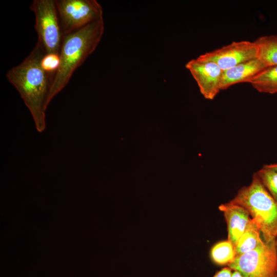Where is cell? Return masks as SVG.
I'll use <instances>...</instances> for the list:
<instances>
[{
  "label": "cell",
  "instance_id": "obj_7",
  "mask_svg": "<svg viewBox=\"0 0 277 277\" xmlns=\"http://www.w3.org/2000/svg\"><path fill=\"white\" fill-rule=\"evenodd\" d=\"M258 54V47L254 41H241L232 42L198 57L214 62L224 71L257 58Z\"/></svg>",
  "mask_w": 277,
  "mask_h": 277
},
{
  "label": "cell",
  "instance_id": "obj_17",
  "mask_svg": "<svg viewBox=\"0 0 277 277\" xmlns=\"http://www.w3.org/2000/svg\"><path fill=\"white\" fill-rule=\"evenodd\" d=\"M233 270L230 267H224L216 272L212 277H231Z\"/></svg>",
  "mask_w": 277,
  "mask_h": 277
},
{
  "label": "cell",
  "instance_id": "obj_1",
  "mask_svg": "<svg viewBox=\"0 0 277 277\" xmlns=\"http://www.w3.org/2000/svg\"><path fill=\"white\" fill-rule=\"evenodd\" d=\"M37 42L29 54L6 74L8 81L19 93L33 118L37 130L46 128L45 111L50 91L49 74L42 68L41 61L45 55Z\"/></svg>",
  "mask_w": 277,
  "mask_h": 277
},
{
  "label": "cell",
  "instance_id": "obj_2",
  "mask_svg": "<svg viewBox=\"0 0 277 277\" xmlns=\"http://www.w3.org/2000/svg\"><path fill=\"white\" fill-rule=\"evenodd\" d=\"M104 30V19L102 17L63 36L59 52L60 64L51 82L48 106L68 84L75 70L95 50Z\"/></svg>",
  "mask_w": 277,
  "mask_h": 277
},
{
  "label": "cell",
  "instance_id": "obj_5",
  "mask_svg": "<svg viewBox=\"0 0 277 277\" xmlns=\"http://www.w3.org/2000/svg\"><path fill=\"white\" fill-rule=\"evenodd\" d=\"M228 266L243 277H277L275 241L236 256Z\"/></svg>",
  "mask_w": 277,
  "mask_h": 277
},
{
  "label": "cell",
  "instance_id": "obj_15",
  "mask_svg": "<svg viewBox=\"0 0 277 277\" xmlns=\"http://www.w3.org/2000/svg\"><path fill=\"white\" fill-rule=\"evenodd\" d=\"M255 173L277 203V172L264 165Z\"/></svg>",
  "mask_w": 277,
  "mask_h": 277
},
{
  "label": "cell",
  "instance_id": "obj_14",
  "mask_svg": "<svg viewBox=\"0 0 277 277\" xmlns=\"http://www.w3.org/2000/svg\"><path fill=\"white\" fill-rule=\"evenodd\" d=\"M210 255L215 264L228 266L236 257L235 248L228 240L220 241L211 248Z\"/></svg>",
  "mask_w": 277,
  "mask_h": 277
},
{
  "label": "cell",
  "instance_id": "obj_11",
  "mask_svg": "<svg viewBox=\"0 0 277 277\" xmlns=\"http://www.w3.org/2000/svg\"><path fill=\"white\" fill-rule=\"evenodd\" d=\"M261 234L258 226L251 218L235 246L236 256L251 251L263 243L264 241Z\"/></svg>",
  "mask_w": 277,
  "mask_h": 277
},
{
  "label": "cell",
  "instance_id": "obj_8",
  "mask_svg": "<svg viewBox=\"0 0 277 277\" xmlns=\"http://www.w3.org/2000/svg\"><path fill=\"white\" fill-rule=\"evenodd\" d=\"M199 88L203 96L212 100L221 90L223 70L214 62L206 61L199 57L188 61L185 65Z\"/></svg>",
  "mask_w": 277,
  "mask_h": 277
},
{
  "label": "cell",
  "instance_id": "obj_10",
  "mask_svg": "<svg viewBox=\"0 0 277 277\" xmlns=\"http://www.w3.org/2000/svg\"><path fill=\"white\" fill-rule=\"evenodd\" d=\"M266 67L257 57L224 70L221 82V90H225L238 83H249L254 76Z\"/></svg>",
  "mask_w": 277,
  "mask_h": 277
},
{
  "label": "cell",
  "instance_id": "obj_18",
  "mask_svg": "<svg viewBox=\"0 0 277 277\" xmlns=\"http://www.w3.org/2000/svg\"><path fill=\"white\" fill-rule=\"evenodd\" d=\"M268 168L277 172V163L266 165Z\"/></svg>",
  "mask_w": 277,
  "mask_h": 277
},
{
  "label": "cell",
  "instance_id": "obj_3",
  "mask_svg": "<svg viewBox=\"0 0 277 277\" xmlns=\"http://www.w3.org/2000/svg\"><path fill=\"white\" fill-rule=\"evenodd\" d=\"M230 202L244 208L258 226L266 243L277 235V203L255 173L248 186L241 188Z\"/></svg>",
  "mask_w": 277,
  "mask_h": 277
},
{
  "label": "cell",
  "instance_id": "obj_12",
  "mask_svg": "<svg viewBox=\"0 0 277 277\" xmlns=\"http://www.w3.org/2000/svg\"><path fill=\"white\" fill-rule=\"evenodd\" d=\"M258 47V58L266 67L277 65V35H265L254 41Z\"/></svg>",
  "mask_w": 277,
  "mask_h": 277
},
{
  "label": "cell",
  "instance_id": "obj_19",
  "mask_svg": "<svg viewBox=\"0 0 277 277\" xmlns=\"http://www.w3.org/2000/svg\"><path fill=\"white\" fill-rule=\"evenodd\" d=\"M232 272L231 277H243L242 275L237 271H234Z\"/></svg>",
  "mask_w": 277,
  "mask_h": 277
},
{
  "label": "cell",
  "instance_id": "obj_20",
  "mask_svg": "<svg viewBox=\"0 0 277 277\" xmlns=\"http://www.w3.org/2000/svg\"><path fill=\"white\" fill-rule=\"evenodd\" d=\"M275 246H276V251H277V235H276V239H275Z\"/></svg>",
  "mask_w": 277,
  "mask_h": 277
},
{
  "label": "cell",
  "instance_id": "obj_13",
  "mask_svg": "<svg viewBox=\"0 0 277 277\" xmlns=\"http://www.w3.org/2000/svg\"><path fill=\"white\" fill-rule=\"evenodd\" d=\"M249 83L260 93H277V65L266 67Z\"/></svg>",
  "mask_w": 277,
  "mask_h": 277
},
{
  "label": "cell",
  "instance_id": "obj_9",
  "mask_svg": "<svg viewBox=\"0 0 277 277\" xmlns=\"http://www.w3.org/2000/svg\"><path fill=\"white\" fill-rule=\"evenodd\" d=\"M219 209L223 212L226 220L228 240L235 248L251 219L250 215L244 208L230 201L220 205Z\"/></svg>",
  "mask_w": 277,
  "mask_h": 277
},
{
  "label": "cell",
  "instance_id": "obj_4",
  "mask_svg": "<svg viewBox=\"0 0 277 277\" xmlns=\"http://www.w3.org/2000/svg\"><path fill=\"white\" fill-rule=\"evenodd\" d=\"M35 15L38 42L46 54H59L63 33L54 0H34L30 6Z\"/></svg>",
  "mask_w": 277,
  "mask_h": 277
},
{
  "label": "cell",
  "instance_id": "obj_16",
  "mask_svg": "<svg viewBox=\"0 0 277 277\" xmlns=\"http://www.w3.org/2000/svg\"><path fill=\"white\" fill-rule=\"evenodd\" d=\"M60 64L59 54L51 53L45 54L41 61L43 69L49 74H54L57 70Z\"/></svg>",
  "mask_w": 277,
  "mask_h": 277
},
{
  "label": "cell",
  "instance_id": "obj_6",
  "mask_svg": "<svg viewBox=\"0 0 277 277\" xmlns=\"http://www.w3.org/2000/svg\"><path fill=\"white\" fill-rule=\"evenodd\" d=\"M63 36L76 31L103 17V9L95 0H56Z\"/></svg>",
  "mask_w": 277,
  "mask_h": 277
}]
</instances>
